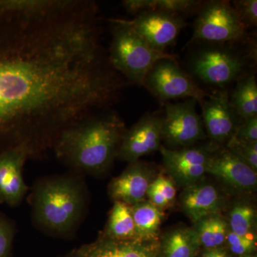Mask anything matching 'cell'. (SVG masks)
Returning a JSON list of instances; mask_svg holds the SVG:
<instances>
[{
	"mask_svg": "<svg viewBox=\"0 0 257 257\" xmlns=\"http://www.w3.org/2000/svg\"><path fill=\"white\" fill-rule=\"evenodd\" d=\"M216 151L211 155L206 173L214 176L237 190H256V171L227 149L219 152Z\"/></svg>",
	"mask_w": 257,
	"mask_h": 257,
	"instance_id": "5bb4252c",
	"label": "cell"
},
{
	"mask_svg": "<svg viewBox=\"0 0 257 257\" xmlns=\"http://www.w3.org/2000/svg\"><path fill=\"white\" fill-rule=\"evenodd\" d=\"M126 130L116 113L102 111L64 130L52 150L59 160L77 172L102 175L117 157Z\"/></svg>",
	"mask_w": 257,
	"mask_h": 257,
	"instance_id": "7a4b0ae2",
	"label": "cell"
},
{
	"mask_svg": "<svg viewBox=\"0 0 257 257\" xmlns=\"http://www.w3.org/2000/svg\"><path fill=\"white\" fill-rule=\"evenodd\" d=\"M200 248L193 228L179 226L159 239L158 257H196Z\"/></svg>",
	"mask_w": 257,
	"mask_h": 257,
	"instance_id": "ac0fdd59",
	"label": "cell"
},
{
	"mask_svg": "<svg viewBox=\"0 0 257 257\" xmlns=\"http://www.w3.org/2000/svg\"><path fill=\"white\" fill-rule=\"evenodd\" d=\"M31 204L37 227L54 236H69L85 214L87 187L75 175L45 177L34 186Z\"/></svg>",
	"mask_w": 257,
	"mask_h": 257,
	"instance_id": "3957f363",
	"label": "cell"
},
{
	"mask_svg": "<svg viewBox=\"0 0 257 257\" xmlns=\"http://www.w3.org/2000/svg\"><path fill=\"white\" fill-rule=\"evenodd\" d=\"M179 204L193 223L205 216L220 214L224 204L214 186L201 182L184 188L179 197Z\"/></svg>",
	"mask_w": 257,
	"mask_h": 257,
	"instance_id": "2e32d148",
	"label": "cell"
},
{
	"mask_svg": "<svg viewBox=\"0 0 257 257\" xmlns=\"http://www.w3.org/2000/svg\"><path fill=\"white\" fill-rule=\"evenodd\" d=\"M153 183L162 193L168 204L170 205L172 204L175 200L176 194H177V189H176L175 184L173 181L168 177L160 175L157 176L153 181Z\"/></svg>",
	"mask_w": 257,
	"mask_h": 257,
	"instance_id": "f546056e",
	"label": "cell"
},
{
	"mask_svg": "<svg viewBox=\"0 0 257 257\" xmlns=\"http://www.w3.org/2000/svg\"><path fill=\"white\" fill-rule=\"evenodd\" d=\"M131 207L137 239L158 241L163 211L150 201L138 203Z\"/></svg>",
	"mask_w": 257,
	"mask_h": 257,
	"instance_id": "ffe728a7",
	"label": "cell"
},
{
	"mask_svg": "<svg viewBox=\"0 0 257 257\" xmlns=\"http://www.w3.org/2000/svg\"><path fill=\"white\" fill-rule=\"evenodd\" d=\"M197 104V101L194 99L165 103L162 138L167 145L166 148H186L204 138V124L196 109Z\"/></svg>",
	"mask_w": 257,
	"mask_h": 257,
	"instance_id": "ba28073f",
	"label": "cell"
},
{
	"mask_svg": "<svg viewBox=\"0 0 257 257\" xmlns=\"http://www.w3.org/2000/svg\"><path fill=\"white\" fill-rule=\"evenodd\" d=\"M99 15L91 0L0 13V152L42 157L66 128L118 100L128 82L102 46Z\"/></svg>",
	"mask_w": 257,
	"mask_h": 257,
	"instance_id": "6da1fadb",
	"label": "cell"
},
{
	"mask_svg": "<svg viewBox=\"0 0 257 257\" xmlns=\"http://www.w3.org/2000/svg\"><path fill=\"white\" fill-rule=\"evenodd\" d=\"M29 158L28 151L23 147L0 152V202L16 207L23 202L28 192L23 168Z\"/></svg>",
	"mask_w": 257,
	"mask_h": 257,
	"instance_id": "4fadbf2b",
	"label": "cell"
},
{
	"mask_svg": "<svg viewBox=\"0 0 257 257\" xmlns=\"http://www.w3.org/2000/svg\"><path fill=\"white\" fill-rule=\"evenodd\" d=\"M144 86L164 104L177 99H194L200 104L209 94L171 59L159 61L147 74Z\"/></svg>",
	"mask_w": 257,
	"mask_h": 257,
	"instance_id": "52a82bcc",
	"label": "cell"
},
{
	"mask_svg": "<svg viewBox=\"0 0 257 257\" xmlns=\"http://www.w3.org/2000/svg\"><path fill=\"white\" fill-rule=\"evenodd\" d=\"M124 20L150 46L162 52H165V49L175 42L187 25L185 18L155 11Z\"/></svg>",
	"mask_w": 257,
	"mask_h": 257,
	"instance_id": "30bf717a",
	"label": "cell"
},
{
	"mask_svg": "<svg viewBox=\"0 0 257 257\" xmlns=\"http://www.w3.org/2000/svg\"><path fill=\"white\" fill-rule=\"evenodd\" d=\"M103 236L116 240L137 239L131 207L121 202H114Z\"/></svg>",
	"mask_w": 257,
	"mask_h": 257,
	"instance_id": "603a6c76",
	"label": "cell"
},
{
	"mask_svg": "<svg viewBox=\"0 0 257 257\" xmlns=\"http://www.w3.org/2000/svg\"><path fill=\"white\" fill-rule=\"evenodd\" d=\"M152 166L143 162L128 164L124 172L111 181L108 194L114 202H121L130 206L146 200L147 191L156 178Z\"/></svg>",
	"mask_w": 257,
	"mask_h": 257,
	"instance_id": "7c38bea8",
	"label": "cell"
},
{
	"mask_svg": "<svg viewBox=\"0 0 257 257\" xmlns=\"http://www.w3.org/2000/svg\"><path fill=\"white\" fill-rule=\"evenodd\" d=\"M232 138L245 143H257V116L241 121Z\"/></svg>",
	"mask_w": 257,
	"mask_h": 257,
	"instance_id": "f1b7e54d",
	"label": "cell"
},
{
	"mask_svg": "<svg viewBox=\"0 0 257 257\" xmlns=\"http://www.w3.org/2000/svg\"><path fill=\"white\" fill-rule=\"evenodd\" d=\"M74 252L75 257H158L159 240H116L100 234L95 241Z\"/></svg>",
	"mask_w": 257,
	"mask_h": 257,
	"instance_id": "9a60e30c",
	"label": "cell"
},
{
	"mask_svg": "<svg viewBox=\"0 0 257 257\" xmlns=\"http://www.w3.org/2000/svg\"><path fill=\"white\" fill-rule=\"evenodd\" d=\"M147 198H148L147 200L150 201L154 205L160 208L162 211L170 207V204H168L165 197L162 195V193L157 189L153 182H152L150 188L147 191Z\"/></svg>",
	"mask_w": 257,
	"mask_h": 257,
	"instance_id": "4dcf8cb0",
	"label": "cell"
},
{
	"mask_svg": "<svg viewBox=\"0 0 257 257\" xmlns=\"http://www.w3.org/2000/svg\"><path fill=\"white\" fill-rule=\"evenodd\" d=\"M62 257H75V255H74V251H72V252L68 253V254L65 255V256Z\"/></svg>",
	"mask_w": 257,
	"mask_h": 257,
	"instance_id": "d6a6232c",
	"label": "cell"
},
{
	"mask_svg": "<svg viewBox=\"0 0 257 257\" xmlns=\"http://www.w3.org/2000/svg\"><path fill=\"white\" fill-rule=\"evenodd\" d=\"M204 2L197 0H124L126 13L136 17L147 12H160L185 18L197 15Z\"/></svg>",
	"mask_w": 257,
	"mask_h": 257,
	"instance_id": "e0dca14e",
	"label": "cell"
},
{
	"mask_svg": "<svg viewBox=\"0 0 257 257\" xmlns=\"http://www.w3.org/2000/svg\"><path fill=\"white\" fill-rule=\"evenodd\" d=\"M15 234L13 222L0 215V257H10Z\"/></svg>",
	"mask_w": 257,
	"mask_h": 257,
	"instance_id": "83f0119b",
	"label": "cell"
},
{
	"mask_svg": "<svg viewBox=\"0 0 257 257\" xmlns=\"http://www.w3.org/2000/svg\"><path fill=\"white\" fill-rule=\"evenodd\" d=\"M226 243L229 252L232 254L240 257L248 256L256 251V238L253 234L238 236L229 230Z\"/></svg>",
	"mask_w": 257,
	"mask_h": 257,
	"instance_id": "d4e9b609",
	"label": "cell"
},
{
	"mask_svg": "<svg viewBox=\"0 0 257 257\" xmlns=\"http://www.w3.org/2000/svg\"><path fill=\"white\" fill-rule=\"evenodd\" d=\"M202 121L208 136L216 143H228L241 122L226 91L209 94L200 103Z\"/></svg>",
	"mask_w": 257,
	"mask_h": 257,
	"instance_id": "8fae6325",
	"label": "cell"
},
{
	"mask_svg": "<svg viewBox=\"0 0 257 257\" xmlns=\"http://www.w3.org/2000/svg\"><path fill=\"white\" fill-rule=\"evenodd\" d=\"M111 40L107 52L112 68L128 83L144 86L152 67L165 59L175 60L167 52L155 50L124 20L111 19Z\"/></svg>",
	"mask_w": 257,
	"mask_h": 257,
	"instance_id": "277c9868",
	"label": "cell"
},
{
	"mask_svg": "<svg viewBox=\"0 0 257 257\" xmlns=\"http://www.w3.org/2000/svg\"><path fill=\"white\" fill-rule=\"evenodd\" d=\"M217 150V147L214 145L201 147H189L179 150H170L162 145L160 151L166 170L207 165L211 155Z\"/></svg>",
	"mask_w": 257,
	"mask_h": 257,
	"instance_id": "d6986e66",
	"label": "cell"
},
{
	"mask_svg": "<svg viewBox=\"0 0 257 257\" xmlns=\"http://www.w3.org/2000/svg\"><path fill=\"white\" fill-rule=\"evenodd\" d=\"M163 114L143 116L131 128L126 130L116 158L127 163L138 162L142 157L160 150L162 146Z\"/></svg>",
	"mask_w": 257,
	"mask_h": 257,
	"instance_id": "9c48e42d",
	"label": "cell"
},
{
	"mask_svg": "<svg viewBox=\"0 0 257 257\" xmlns=\"http://www.w3.org/2000/svg\"><path fill=\"white\" fill-rule=\"evenodd\" d=\"M246 30L229 1L204 2L194 23L193 41L235 43L243 41Z\"/></svg>",
	"mask_w": 257,
	"mask_h": 257,
	"instance_id": "5b68a950",
	"label": "cell"
},
{
	"mask_svg": "<svg viewBox=\"0 0 257 257\" xmlns=\"http://www.w3.org/2000/svg\"><path fill=\"white\" fill-rule=\"evenodd\" d=\"M227 150L257 172V143H245L231 138L228 141Z\"/></svg>",
	"mask_w": 257,
	"mask_h": 257,
	"instance_id": "484cf974",
	"label": "cell"
},
{
	"mask_svg": "<svg viewBox=\"0 0 257 257\" xmlns=\"http://www.w3.org/2000/svg\"><path fill=\"white\" fill-rule=\"evenodd\" d=\"M192 228L197 234L200 248L204 250L224 246L229 230L227 221L220 214L205 216L194 223Z\"/></svg>",
	"mask_w": 257,
	"mask_h": 257,
	"instance_id": "7402d4cb",
	"label": "cell"
},
{
	"mask_svg": "<svg viewBox=\"0 0 257 257\" xmlns=\"http://www.w3.org/2000/svg\"><path fill=\"white\" fill-rule=\"evenodd\" d=\"M229 101L241 121L257 116V84L253 74H246L238 79Z\"/></svg>",
	"mask_w": 257,
	"mask_h": 257,
	"instance_id": "44dd1931",
	"label": "cell"
},
{
	"mask_svg": "<svg viewBox=\"0 0 257 257\" xmlns=\"http://www.w3.org/2000/svg\"><path fill=\"white\" fill-rule=\"evenodd\" d=\"M192 73L209 85L224 87L237 81L245 73L246 60L226 47L204 48L194 54L190 62Z\"/></svg>",
	"mask_w": 257,
	"mask_h": 257,
	"instance_id": "8992f818",
	"label": "cell"
},
{
	"mask_svg": "<svg viewBox=\"0 0 257 257\" xmlns=\"http://www.w3.org/2000/svg\"><path fill=\"white\" fill-rule=\"evenodd\" d=\"M246 30L257 26L256 0H235L231 3Z\"/></svg>",
	"mask_w": 257,
	"mask_h": 257,
	"instance_id": "4316f807",
	"label": "cell"
},
{
	"mask_svg": "<svg viewBox=\"0 0 257 257\" xmlns=\"http://www.w3.org/2000/svg\"><path fill=\"white\" fill-rule=\"evenodd\" d=\"M196 257H233L228 250L222 247L211 248V249L204 250L200 255Z\"/></svg>",
	"mask_w": 257,
	"mask_h": 257,
	"instance_id": "1f68e13d",
	"label": "cell"
},
{
	"mask_svg": "<svg viewBox=\"0 0 257 257\" xmlns=\"http://www.w3.org/2000/svg\"><path fill=\"white\" fill-rule=\"evenodd\" d=\"M256 210L251 205L239 203L229 213V231L238 236L253 234L256 224Z\"/></svg>",
	"mask_w": 257,
	"mask_h": 257,
	"instance_id": "cb8c5ba5",
	"label": "cell"
}]
</instances>
